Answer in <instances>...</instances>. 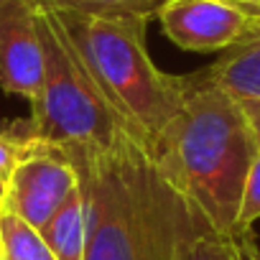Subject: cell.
<instances>
[{
	"label": "cell",
	"mask_w": 260,
	"mask_h": 260,
	"mask_svg": "<svg viewBox=\"0 0 260 260\" xmlns=\"http://www.w3.org/2000/svg\"><path fill=\"white\" fill-rule=\"evenodd\" d=\"M39 8L87 16H136L151 21L169 0H34Z\"/></svg>",
	"instance_id": "obj_10"
},
{
	"label": "cell",
	"mask_w": 260,
	"mask_h": 260,
	"mask_svg": "<svg viewBox=\"0 0 260 260\" xmlns=\"http://www.w3.org/2000/svg\"><path fill=\"white\" fill-rule=\"evenodd\" d=\"M260 219V151L250 164L242 197H240V209H237V222H235V235H247L250 227Z\"/></svg>",
	"instance_id": "obj_14"
},
{
	"label": "cell",
	"mask_w": 260,
	"mask_h": 260,
	"mask_svg": "<svg viewBox=\"0 0 260 260\" xmlns=\"http://www.w3.org/2000/svg\"><path fill=\"white\" fill-rule=\"evenodd\" d=\"M166 39L184 51H227L260 28V18L227 0H169L158 11Z\"/></svg>",
	"instance_id": "obj_5"
},
{
	"label": "cell",
	"mask_w": 260,
	"mask_h": 260,
	"mask_svg": "<svg viewBox=\"0 0 260 260\" xmlns=\"http://www.w3.org/2000/svg\"><path fill=\"white\" fill-rule=\"evenodd\" d=\"M39 31L44 44V84L28 120L36 141L59 153H94L130 136L54 11L39 8Z\"/></svg>",
	"instance_id": "obj_4"
},
{
	"label": "cell",
	"mask_w": 260,
	"mask_h": 260,
	"mask_svg": "<svg viewBox=\"0 0 260 260\" xmlns=\"http://www.w3.org/2000/svg\"><path fill=\"white\" fill-rule=\"evenodd\" d=\"M0 260H3V250H0Z\"/></svg>",
	"instance_id": "obj_19"
},
{
	"label": "cell",
	"mask_w": 260,
	"mask_h": 260,
	"mask_svg": "<svg viewBox=\"0 0 260 260\" xmlns=\"http://www.w3.org/2000/svg\"><path fill=\"white\" fill-rule=\"evenodd\" d=\"M242 112H245V120L252 130V138H255V146L260 151V100H237Z\"/></svg>",
	"instance_id": "obj_15"
},
{
	"label": "cell",
	"mask_w": 260,
	"mask_h": 260,
	"mask_svg": "<svg viewBox=\"0 0 260 260\" xmlns=\"http://www.w3.org/2000/svg\"><path fill=\"white\" fill-rule=\"evenodd\" d=\"M44 84V44L34 0H0V87L31 107Z\"/></svg>",
	"instance_id": "obj_7"
},
{
	"label": "cell",
	"mask_w": 260,
	"mask_h": 260,
	"mask_svg": "<svg viewBox=\"0 0 260 260\" xmlns=\"http://www.w3.org/2000/svg\"><path fill=\"white\" fill-rule=\"evenodd\" d=\"M122 127L151 153L181 110L189 79L161 72L146 46L148 21L54 11Z\"/></svg>",
	"instance_id": "obj_3"
},
{
	"label": "cell",
	"mask_w": 260,
	"mask_h": 260,
	"mask_svg": "<svg viewBox=\"0 0 260 260\" xmlns=\"http://www.w3.org/2000/svg\"><path fill=\"white\" fill-rule=\"evenodd\" d=\"M199 74L235 100H260V28Z\"/></svg>",
	"instance_id": "obj_8"
},
{
	"label": "cell",
	"mask_w": 260,
	"mask_h": 260,
	"mask_svg": "<svg viewBox=\"0 0 260 260\" xmlns=\"http://www.w3.org/2000/svg\"><path fill=\"white\" fill-rule=\"evenodd\" d=\"M184 260H250V232L247 235H209L191 247Z\"/></svg>",
	"instance_id": "obj_13"
},
{
	"label": "cell",
	"mask_w": 260,
	"mask_h": 260,
	"mask_svg": "<svg viewBox=\"0 0 260 260\" xmlns=\"http://www.w3.org/2000/svg\"><path fill=\"white\" fill-rule=\"evenodd\" d=\"M227 3H232V6H237V8L247 11L250 16L260 18V0H227Z\"/></svg>",
	"instance_id": "obj_16"
},
{
	"label": "cell",
	"mask_w": 260,
	"mask_h": 260,
	"mask_svg": "<svg viewBox=\"0 0 260 260\" xmlns=\"http://www.w3.org/2000/svg\"><path fill=\"white\" fill-rule=\"evenodd\" d=\"M186 79V100L153 156L214 232L235 235L242 186L257 146L232 94L207 82L199 72Z\"/></svg>",
	"instance_id": "obj_2"
},
{
	"label": "cell",
	"mask_w": 260,
	"mask_h": 260,
	"mask_svg": "<svg viewBox=\"0 0 260 260\" xmlns=\"http://www.w3.org/2000/svg\"><path fill=\"white\" fill-rule=\"evenodd\" d=\"M87 204L84 260H184L214 227L133 136L94 153H64ZM219 235V232H217Z\"/></svg>",
	"instance_id": "obj_1"
},
{
	"label": "cell",
	"mask_w": 260,
	"mask_h": 260,
	"mask_svg": "<svg viewBox=\"0 0 260 260\" xmlns=\"http://www.w3.org/2000/svg\"><path fill=\"white\" fill-rule=\"evenodd\" d=\"M0 250L3 260H56L39 230L11 212H0Z\"/></svg>",
	"instance_id": "obj_11"
},
{
	"label": "cell",
	"mask_w": 260,
	"mask_h": 260,
	"mask_svg": "<svg viewBox=\"0 0 260 260\" xmlns=\"http://www.w3.org/2000/svg\"><path fill=\"white\" fill-rule=\"evenodd\" d=\"M250 260H260V250L255 247V242L250 240Z\"/></svg>",
	"instance_id": "obj_18"
},
{
	"label": "cell",
	"mask_w": 260,
	"mask_h": 260,
	"mask_svg": "<svg viewBox=\"0 0 260 260\" xmlns=\"http://www.w3.org/2000/svg\"><path fill=\"white\" fill-rule=\"evenodd\" d=\"M36 148H41V143L36 141L31 122H18L13 127H0V176H11L13 169L28 158Z\"/></svg>",
	"instance_id": "obj_12"
},
{
	"label": "cell",
	"mask_w": 260,
	"mask_h": 260,
	"mask_svg": "<svg viewBox=\"0 0 260 260\" xmlns=\"http://www.w3.org/2000/svg\"><path fill=\"white\" fill-rule=\"evenodd\" d=\"M39 235L56 260L87 257V204H84L82 186L72 191V197L39 230Z\"/></svg>",
	"instance_id": "obj_9"
},
{
	"label": "cell",
	"mask_w": 260,
	"mask_h": 260,
	"mask_svg": "<svg viewBox=\"0 0 260 260\" xmlns=\"http://www.w3.org/2000/svg\"><path fill=\"white\" fill-rule=\"evenodd\" d=\"M6 197H8V179L0 176V212L6 209Z\"/></svg>",
	"instance_id": "obj_17"
},
{
	"label": "cell",
	"mask_w": 260,
	"mask_h": 260,
	"mask_svg": "<svg viewBox=\"0 0 260 260\" xmlns=\"http://www.w3.org/2000/svg\"><path fill=\"white\" fill-rule=\"evenodd\" d=\"M77 186L79 176L74 164L64 153L41 146L8 176V197L3 212H11L34 230H41Z\"/></svg>",
	"instance_id": "obj_6"
}]
</instances>
